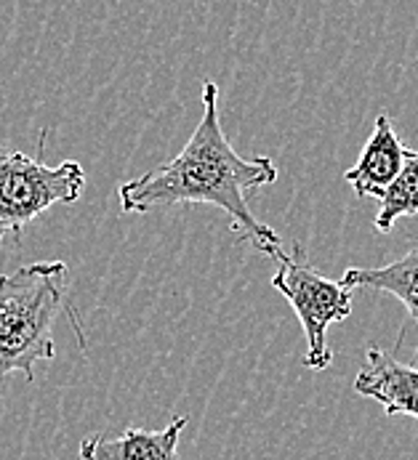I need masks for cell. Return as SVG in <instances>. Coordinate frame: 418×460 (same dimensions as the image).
<instances>
[{
	"label": "cell",
	"mask_w": 418,
	"mask_h": 460,
	"mask_svg": "<svg viewBox=\"0 0 418 460\" xmlns=\"http://www.w3.org/2000/svg\"><path fill=\"white\" fill-rule=\"evenodd\" d=\"M278 181V165L264 157H243L232 149L218 115V85L203 83V115L184 149L139 179L120 184L123 213H149L168 205H213L224 210L262 253L278 259L280 234L251 210V195Z\"/></svg>",
	"instance_id": "obj_1"
},
{
	"label": "cell",
	"mask_w": 418,
	"mask_h": 460,
	"mask_svg": "<svg viewBox=\"0 0 418 460\" xmlns=\"http://www.w3.org/2000/svg\"><path fill=\"white\" fill-rule=\"evenodd\" d=\"M65 261H38L0 274V386L13 373L35 381V365L57 357L54 323L67 306Z\"/></svg>",
	"instance_id": "obj_2"
},
{
	"label": "cell",
	"mask_w": 418,
	"mask_h": 460,
	"mask_svg": "<svg viewBox=\"0 0 418 460\" xmlns=\"http://www.w3.org/2000/svg\"><path fill=\"white\" fill-rule=\"evenodd\" d=\"M85 190V171L77 160L49 165L24 152L0 149V243L19 237L54 205H72Z\"/></svg>",
	"instance_id": "obj_3"
},
{
	"label": "cell",
	"mask_w": 418,
	"mask_h": 460,
	"mask_svg": "<svg viewBox=\"0 0 418 460\" xmlns=\"http://www.w3.org/2000/svg\"><path fill=\"white\" fill-rule=\"evenodd\" d=\"M275 261L280 269L272 274V288L293 306L307 338L304 367L325 370L334 362L328 328L334 323H344L351 314V290L342 285V279H328L304 261L301 245H296L290 256L282 251Z\"/></svg>",
	"instance_id": "obj_4"
},
{
	"label": "cell",
	"mask_w": 418,
	"mask_h": 460,
	"mask_svg": "<svg viewBox=\"0 0 418 460\" xmlns=\"http://www.w3.org/2000/svg\"><path fill=\"white\" fill-rule=\"evenodd\" d=\"M354 392L384 407L389 418L408 415L418 420V365H405L384 349L370 346L365 365L354 376Z\"/></svg>",
	"instance_id": "obj_5"
},
{
	"label": "cell",
	"mask_w": 418,
	"mask_h": 460,
	"mask_svg": "<svg viewBox=\"0 0 418 460\" xmlns=\"http://www.w3.org/2000/svg\"><path fill=\"white\" fill-rule=\"evenodd\" d=\"M411 149L403 146L389 115H378L370 138L365 141L357 163L344 173V181L357 198H384L389 184L400 176Z\"/></svg>",
	"instance_id": "obj_6"
},
{
	"label": "cell",
	"mask_w": 418,
	"mask_h": 460,
	"mask_svg": "<svg viewBox=\"0 0 418 460\" xmlns=\"http://www.w3.org/2000/svg\"><path fill=\"white\" fill-rule=\"evenodd\" d=\"M187 415H176L163 431L126 429L120 437L91 434L80 442V460H179V439Z\"/></svg>",
	"instance_id": "obj_7"
},
{
	"label": "cell",
	"mask_w": 418,
	"mask_h": 460,
	"mask_svg": "<svg viewBox=\"0 0 418 460\" xmlns=\"http://www.w3.org/2000/svg\"><path fill=\"white\" fill-rule=\"evenodd\" d=\"M342 285H347L349 290L365 288V290L389 293L408 309L411 320L418 323V237L400 261L376 266V269L351 266L344 271Z\"/></svg>",
	"instance_id": "obj_8"
},
{
	"label": "cell",
	"mask_w": 418,
	"mask_h": 460,
	"mask_svg": "<svg viewBox=\"0 0 418 460\" xmlns=\"http://www.w3.org/2000/svg\"><path fill=\"white\" fill-rule=\"evenodd\" d=\"M418 213V152L411 149L400 176L389 184L381 198V210L376 216V232L389 234L395 224L405 216Z\"/></svg>",
	"instance_id": "obj_9"
}]
</instances>
